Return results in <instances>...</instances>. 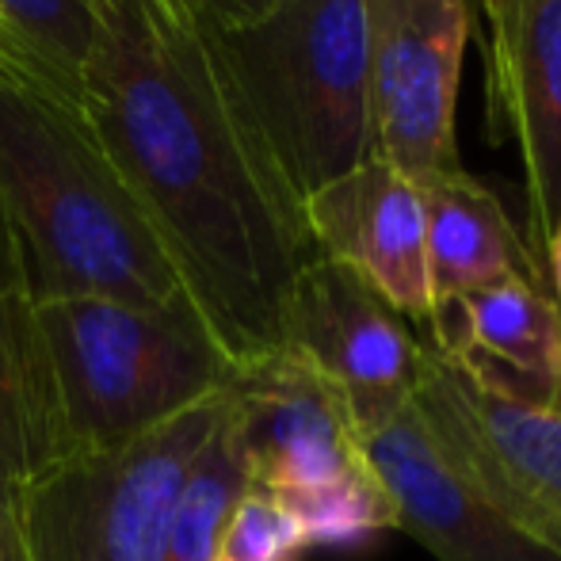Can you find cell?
<instances>
[{
  "instance_id": "6da1fadb",
  "label": "cell",
  "mask_w": 561,
  "mask_h": 561,
  "mask_svg": "<svg viewBox=\"0 0 561 561\" xmlns=\"http://www.w3.org/2000/svg\"><path fill=\"white\" fill-rule=\"evenodd\" d=\"M81 107L237 367L283 352L298 272L318 256L302 199L192 0H92Z\"/></svg>"
},
{
  "instance_id": "7a4b0ae2",
  "label": "cell",
  "mask_w": 561,
  "mask_h": 561,
  "mask_svg": "<svg viewBox=\"0 0 561 561\" xmlns=\"http://www.w3.org/2000/svg\"><path fill=\"white\" fill-rule=\"evenodd\" d=\"M0 215L27 260L35 302H192L107 161L81 96L0 31Z\"/></svg>"
},
{
  "instance_id": "3957f363",
  "label": "cell",
  "mask_w": 561,
  "mask_h": 561,
  "mask_svg": "<svg viewBox=\"0 0 561 561\" xmlns=\"http://www.w3.org/2000/svg\"><path fill=\"white\" fill-rule=\"evenodd\" d=\"M61 458L104 455L218 398L237 363L195 302L130 306L115 298L35 302Z\"/></svg>"
},
{
  "instance_id": "277c9868",
  "label": "cell",
  "mask_w": 561,
  "mask_h": 561,
  "mask_svg": "<svg viewBox=\"0 0 561 561\" xmlns=\"http://www.w3.org/2000/svg\"><path fill=\"white\" fill-rule=\"evenodd\" d=\"M218 43L302 203L375 157L363 0H279L249 27H218Z\"/></svg>"
},
{
  "instance_id": "5b68a950",
  "label": "cell",
  "mask_w": 561,
  "mask_h": 561,
  "mask_svg": "<svg viewBox=\"0 0 561 561\" xmlns=\"http://www.w3.org/2000/svg\"><path fill=\"white\" fill-rule=\"evenodd\" d=\"M226 393L104 455L58 458L31 478L0 473V531L20 561H161L169 512Z\"/></svg>"
},
{
  "instance_id": "8992f818",
  "label": "cell",
  "mask_w": 561,
  "mask_h": 561,
  "mask_svg": "<svg viewBox=\"0 0 561 561\" xmlns=\"http://www.w3.org/2000/svg\"><path fill=\"white\" fill-rule=\"evenodd\" d=\"M375 157L416 187L462 172L458 89L473 0H363Z\"/></svg>"
},
{
  "instance_id": "52a82bcc",
  "label": "cell",
  "mask_w": 561,
  "mask_h": 561,
  "mask_svg": "<svg viewBox=\"0 0 561 561\" xmlns=\"http://www.w3.org/2000/svg\"><path fill=\"white\" fill-rule=\"evenodd\" d=\"M413 409L432 444L501 516L561 554V409L501 398L432 347Z\"/></svg>"
},
{
  "instance_id": "ba28073f",
  "label": "cell",
  "mask_w": 561,
  "mask_h": 561,
  "mask_svg": "<svg viewBox=\"0 0 561 561\" xmlns=\"http://www.w3.org/2000/svg\"><path fill=\"white\" fill-rule=\"evenodd\" d=\"M283 352L336 393L359 439L413 405L428 344L363 275L313 256L290 287Z\"/></svg>"
},
{
  "instance_id": "9c48e42d",
  "label": "cell",
  "mask_w": 561,
  "mask_h": 561,
  "mask_svg": "<svg viewBox=\"0 0 561 561\" xmlns=\"http://www.w3.org/2000/svg\"><path fill=\"white\" fill-rule=\"evenodd\" d=\"M489 46V115L519 149L535 264L561 226V0H478Z\"/></svg>"
},
{
  "instance_id": "30bf717a",
  "label": "cell",
  "mask_w": 561,
  "mask_h": 561,
  "mask_svg": "<svg viewBox=\"0 0 561 561\" xmlns=\"http://www.w3.org/2000/svg\"><path fill=\"white\" fill-rule=\"evenodd\" d=\"M359 458L390 504L393 531H405L436 561H561L447 462L413 405L359 436Z\"/></svg>"
},
{
  "instance_id": "8fae6325",
  "label": "cell",
  "mask_w": 561,
  "mask_h": 561,
  "mask_svg": "<svg viewBox=\"0 0 561 561\" xmlns=\"http://www.w3.org/2000/svg\"><path fill=\"white\" fill-rule=\"evenodd\" d=\"M226 405L252 485L264 493L290 496L363 470L340 398L290 352L237 370Z\"/></svg>"
},
{
  "instance_id": "7c38bea8",
  "label": "cell",
  "mask_w": 561,
  "mask_h": 561,
  "mask_svg": "<svg viewBox=\"0 0 561 561\" xmlns=\"http://www.w3.org/2000/svg\"><path fill=\"white\" fill-rule=\"evenodd\" d=\"M318 256L352 267L413 325L432 313L421 187L386 161L355 164L302 203Z\"/></svg>"
},
{
  "instance_id": "4fadbf2b",
  "label": "cell",
  "mask_w": 561,
  "mask_h": 561,
  "mask_svg": "<svg viewBox=\"0 0 561 561\" xmlns=\"http://www.w3.org/2000/svg\"><path fill=\"white\" fill-rule=\"evenodd\" d=\"M432 352L478 386L524 405H561V321L539 283L504 279L436 302L424 321Z\"/></svg>"
},
{
  "instance_id": "5bb4252c",
  "label": "cell",
  "mask_w": 561,
  "mask_h": 561,
  "mask_svg": "<svg viewBox=\"0 0 561 561\" xmlns=\"http://www.w3.org/2000/svg\"><path fill=\"white\" fill-rule=\"evenodd\" d=\"M421 199L432 306L504 279L542 287L539 264L524 237L512 229L501 199L466 169L421 184Z\"/></svg>"
},
{
  "instance_id": "9a60e30c",
  "label": "cell",
  "mask_w": 561,
  "mask_h": 561,
  "mask_svg": "<svg viewBox=\"0 0 561 561\" xmlns=\"http://www.w3.org/2000/svg\"><path fill=\"white\" fill-rule=\"evenodd\" d=\"M61 458L27 260L0 215V473L31 478Z\"/></svg>"
},
{
  "instance_id": "2e32d148",
  "label": "cell",
  "mask_w": 561,
  "mask_h": 561,
  "mask_svg": "<svg viewBox=\"0 0 561 561\" xmlns=\"http://www.w3.org/2000/svg\"><path fill=\"white\" fill-rule=\"evenodd\" d=\"M252 489L249 462L237 444L229 405L222 409V421L192 458L180 493L169 512V531H164V554L161 561H215L218 539L229 512L237 508L244 493Z\"/></svg>"
},
{
  "instance_id": "e0dca14e",
  "label": "cell",
  "mask_w": 561,
  "mask_h": 561,
  "mask_svg": "<svg viewBox=\"0 0 561 561\" xmlns=\"http://www.w3.org/2000/svg\"><path fill=\"white\" fill-rule=\"evenodd\" d=\"M279 501L298 519L310 550L321 547L336 550V554H359V550L375 547L386 531H393V512L367 470L279 496Z\"/></svg>"
},
{
  "instance_id": "ac0fdd59",
  "label": "cell",
  "mask_w": 561,
  "mask_h": 561,
  "mask_svg": "<svg viewBox=\"0 0 561 561\" xmlns=\"http://www.w3.org/2000/svg\"><path fill=\"white\" fill-rule=\"evenodd\" d=\"M0 31L81 96V69L96 35L92 0H0Z\"/></svg>"
},
{
  "instance_id": "d6986e66",
  "label": "cell",
  "mask_w": 561,
  "mask_h": 561,
  "mask_svg": "<svg viewBox=\"0 0 561 561\" xmlns=\"http://www.w3.org/2000/svg\"><path fill=\"white\" fill-rule=\"evenodd\" d=\"M306 554L310 542L287 504L252 485L229 512L215 561H306Z\"/></svg>"
},
{
  "instance_id": "ffe728a7",
  "label": "cell",
  "mask_w": 561,
  "mask_h": 561,
  "mask_svg": "<svg viewBox=\"0 0 561 561\" xmlns=\"http://www.w3.org/2000/svg\"><path fill=\"white\" fill-rule=\"evenodd\" d=\"M192 4L199 8L215 27L237 31V27H249V23L264 20L279 0H192Z\"/></svg>"
},
{
  "instance_id": "44dd1931",
  "label": "cell",
  "mask_w": 561,
  "mask_h": 561,
  "mask_svg": "<svg viewBox=\"0 0 561 561\" xmlns=\"http://www.w3.org/2000/svg\"><path fill=\"white\" fill-rule=\"evenodd\" d=\"M542 287H547L550 302L558 310V321H561V226H558V237L547 252V264H542Z\"/></svg>"
},
{
  "instance_id": "7402d4cb",
  "label": "cell",
  "mask_w": 561,
  "mask_h": 561,
  "mask_svg": "<svg viewBox=\"0 0 561 561\" xmlns=\"http://www.w3.org/2000/svg\"><path fill=\"white\" fill-rule=\"evenodd\" d=\"M558 409H561V405H558Z\"/></svg>"
}]
</instances>
